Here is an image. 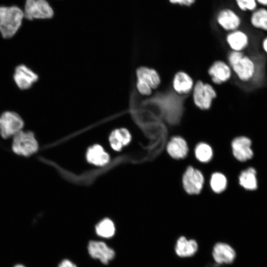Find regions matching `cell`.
I'll use <instances>...</instances> for the list:
<instances>
[{
	"instance_id": "1",
	"label": "cell",
	"mask_w": 267,
	"mask_h": 267,
	"mask_svg": "<svg viewBox=\"0 0 267 267\" xmlns=\"http://www.w3.org/2000/svg\"><path fill=\"white\" fill-rule=\"evenodd\" d=\"M24 14L16 6H0V32L6 39L12 38L20 28Z\"/></svg>"
},
{
	"instance_id": "2",
	"label": "cell",
	"mask_w": 267,
	"mask_h": 267,
	"mask_svg": "<svg viewBox=\"0 0 267 267\" xmlns=\"http://www.w3.org/2000/svg\"><path fill=\"white\" fill-rule=\"evenodd\" d=\"M227 59L232 71L240 81L247 82L254 77L256 70L254 62L242 52L231 51Z\"/></svg>"
},
{
	"instance_id": "3",
	"label": "cell",
	"mask_w": 267,
	"mask_h": 267,
	"mask_svg": "<svg viewBox=\"0 0 267 267\" xmlns=\"http://www.w3.org/2000/svg\"><path fill=\"white\" fill-rule=\"evenodd\" d=\"M192 93L194 105L203 111L211 108L213 100L217 96L214 88L211 84L204 83L202 80H198L194 83Z\"/></svg>"
},
{
	"instance_id": "4",
	"label": "cell",
	"mask_w": 267,
	"mask_h": 267,
	"mask_svg": "<svg viewBox=\"0 0 267 267\" xmlns=\"http://www.w3.org/2000/svg\"><path fill=\"white\" fill-rule=\"evenodd\" d=\"M38 148V143L32 132L22 130L13 136L12 149L18 155L29 156Z\"/></svg>"
},
{
	"instance_id": "5",
	"label": "cell",
	"mask_w": 267,
	"mask_h": 267,
	"mask_svg": "<svg viewBox=\"0 0 267 267\" xmlns=\"http://www.w3.org/2000/svg\"><path fill=\"white\" fill-rule=\"evenodd\" d=\"M87 250L91 259L98 261L103 265H108L116 257L115 250L103 240H90L87 244Z\"/></svg>"
},
{
	"instance_id": "6",
	"label": "cell",
	"mask_w": 267,
	"mask_h": 267,
	"mask_svg": "<svg viewBox=\"0 0 267 267\" xmlns=\"http://www.w3.org/2000/svg\"><path fill=\"white\" fill-rule=\"evenodd\" d=\"M205 178L202 172L191 166L187 167L181 178L182 187L188 195H198L202 191Z\"/></svg>"
},
{
	"instance_id": "7",
	"label": "cell",
	"mask_w": 267,
	"mask_h": 267,
	"mask_svg": "<svg viewBox=\"0 0 267 267\" xmlns=\"http://www.w3.org/2000/svg\"><path fill=\"white\" fill-rule=\"evenodd\" d=\"M24 122L17 113L6 111L0 116V134L3 138L13 136L22 130Z\"/></svg>"
},
{
	"instance_id": "8",
	"label": "cell",
	"mask_w": 267,
	"mask_h": 267,
	"mask_svg": "<svg viewBox=\"0 0 267 267\" xmlns=\"http://www.w3.org/2000/svg\"><path fill=\"white\" fill-rule=\"evenodd\" d=\"M24 14L29 20L51 18L53 10L45 0H26Z\"/></svg>"
},
{
	"instance_id": "9",
	"label": "cell",
	"mask_w": 267,
	"mask_h": 267,
	"mask_svg": "<svg viewBox=\"0 0 267 267\" xmlns=\"http://www.w3.org/2000/svg\"><path fill=\"white\" fill-rule=\"evenodd\" d=\"M136 85L151 89H157L161 83L159 73L154 68L140 66L135 70Z\"/></svg>"
},
{
	"instance_id": "10",
	"label": "cell",
	"mask_w": 267,
	"mask_h": 267,
	"mask_svg": "<svg viewBox=\"0 0 267 267\" xmlns=\"http://www.w3.org/2000/svg\"><path fill=\"white\" fill-rule=\"evenodd\" d=\"M39 79L37 73L25 65L17 66L13 74V80L17 86L21 89L30 88Z\"/></svg>"
},
{
	"instance_id": "11",
	"label": "cell",
	"mask_w": 267,
	"mask_h": 267,
	"mask_svg": "<svg viewBox=\"0 0 267 267\" xmlns=\"http://www.w3.org/2000/svg\"><path fill=\"white\" fill-rule=\"evenodd\" d=\"M232 72L228 64L220 60L214 61L208 70L212 82L219 85L228 81L231 77Z\"/></svg>"
},
{
	"instance_id": "12",
	"label": "cell",
	"mask_w": 267,
	"mask_h": 267,
	"mask_svg": "<svg viewBox=\"0 0 267 267\" xmlns=\"http://www.w3.org/2000/svg\"><path fill=\"white\" fill-rule=\"evenodd\" d=\"M251 141L247 137L240 136L234 138L231 143L232 153L234 158L244 162L251 159L253 155Z\"/></svg>"
},
{
	"instance_id": "13",
	"label": "cell",
	"mask_w": 267,
	"mask_h": 267,
	"mask_svg": "<svg viewBox=\"0 0 267 267\" xmlns=\"http://www.w3.org/2000/svg\"><path fill=\"white\" fill-rule=\"evenodd\" d=\"M216 20L222 29L229 32L238 30L241 22L239 15L234 10L228 8L222 9L218 12Z\"/></svg>"
},
{
	"instance_id": "14",
	"label": "cell",
	"mask_w": 267,
	"mask_h": 267,
	"mask_svg": "<svg viewBox=\"0 0 267 267\" xmlns=\"http://www.w3.org/2000/svg\"><path fill=\"white\" fill-rule=\"evenodd\" d=\"M212 256L217 264H229L234 261L236 253L229 244L219 242L215 243L212 248Z\"/></svg>"
},
{
	"instance_id": "15",
	"label": "cell",
	"mask_w": 267,
	"mask_h": 267,
	"mask_svg": "<svg viewBox=\"0 0 267 267\" xmlns=\"http://www.w3.org/2000/svg\"><path fill=\"white\" fill-rule=\"evenodd\" d=\"M194 83L190 75L186 72L179 71L173 78L172 87L177 94L185 95L192 92Z\"/></svg>"
},
{
	"instance_id": "16",
	"label": "cell",
	"mask_w": 267,
	"mask_h": 267,
	"mask_svg": "<svg viewBox=\"0 0 267 267\" xmlns=\"http://www.w3.org/2000/svg\"><path fill=\"white\" fill-rule=\"evenodd\" d=\"M168 154L173 159L180 160L185 158L189 152L185 140L179 135L172 136L166 146Z\"/></svg>"
},
{
	"instance_id": "17",
	"label": "cell",
	"mask_w": 267,
	"mask_h": 267,
	"mask_svg": "<svg viewBox=\"0 0 267 267\" xmlns=\"http://www.w3.org/2000/svg\"><path fill=\"white\" fill-rule=\"evenodd\" d=\"M198 244L194 239H187L184 236H179L174 245V251L178 257L189 258L193 256L198 250Z\"/></svg>"
},
{
	"instance_id": "18",
	"label": "cell",
	"mask_w": 267,
	"mask_h": 267,
	"mask_svg": "<svg viewBox=\"0 0 267 267\" xmlns=\"http://www.w3.org/2000/svg\"><path fill=\"white\" fill-rule=\"evenodd\" d=\"M226 42L232 51L242 52L248 45L249 38L245 32L236 30L227 35Z\"/></svg>"
},
{
	"instance_id": "19",
	"label": "cell",
	"mask_w": 267,
	"mask_h": 267,
	"mask_svg": "<svg viewBox=\"0 0 267 267\" xmlns=\"http://www.w3.org/2000/svg\"><path fill=\"white\" fill-rule=\"evenodd\" d=\"M131 139V134L125 128L115 129L111 133L109 138L111 147L116 151L120 150L130 142Z\"/></svg>"
},
{
	"instance_id": "20",
	"label": "cell",
	"mask_w": 267,
	"mask_h": 267,
	"mask_svg": "<svg viewBox=\"0 0 267 267\" xmlns=\"http://www.w3.org/2000/svg\"><path fill=\"white\" fill-rule=\"evenodd\" d=\"M94 231L96 236L108 240L115 235L116 228L112 220L104 218L95 224Z\"/></svg>"
},
{
	"instance_id": "21",
	"label": "cell",
	"mask_w": 267,
	"mask_h": 267,
	"mask_svg": "<svg viewBox=\"0 0 267 267\" xmlns=\"http://www.w3.org/2000/svg\"><path fill=\"white\" fill-rule=\"evenodd\" d=\"M87 158L89 162L97 166L104 165L109 160L108 154L98 144L94 145L88 150Z\"/></svg>"
},
{
	"instance_id": "22",
	"label": "cell",
	"mask_w": 267,
	"mask_h": 267,
	"mask_svg": "<svg viewBox=\"0 0 267 267\" xmlns=\"http://www.w3.org/2000/svg\"><path fill=\"white\" fill-rule=\"evenodd\" d=\"M238 179L239 184L246 189L253 190L257 187L256 171L253 168H249L242 171Z\"/></svg>"
},
{
	"instance_id": "23",
	"label": "cell",
	"mask_w": 267,
	"mask_h": 267,
	"mask_svg": "<svg viewBox=\"0 0 267 267\" xmlns=\"http://www.w3.org/2000/svg\"><path fill=\"white\" fill-rule=\"evenodd\" d=\"M194 156L200 163L209 162L213 156V150L212 147L205 142H199L194 147Z\"/></svg>"
},
{
	"instance_id": "24",
	"label": "cell",
	"mask_w": 267,
	"mask_h": 267,
	"mask_svg": "<svg viewBox=\"0 0 267 267\" xmlns=\"http://www.w3.org/2000/svg\"><path fill=\"white\" fill-rule=\"evenodd\" d=\"M209 185L211 190L215 193L223 192L227 187V179L226 176L220 172L213 173L210 178Z\"/></svg>"
},
{
	"instance_id": "25",
	"label": "cell",
	"mask_w": 267,
	"mask_h": 267,
	"mask_svg": "<svg viewBox=\"0 0 267 267\" xmlns=\"http://www.w3.org/2000/svg\"><path fill=\"white\" fill-rule=\"evenodd\" d=\"M250 22L255 28L267 31V9H256L251 14Z\"/></svg>"
},
{
	"instance_id": "26",
	"label": "cell",
	"mask_w": 267,
	"mask_h": 267,
	"mask_svg": "<svg viewBox=\"0 0 267 267\" xmlns=\"http://www.w3.org/2000/svg\"><path fill=\"white\" fill-rule=\"evenodd\" d=\"M238 8L243 11H254L257 7L256 0H235Z\"/></svg>"
},
{
	"instance_id": "27",
	"label": "cell",
	"mask_w": 267,
	"mask_h": 267,
	"mask_svg": "<svg viewBox=\"0 0 267 267\" xmlns=\"http://www.w3.org/2000/svg\"><path fill=\"white\" fill-rule=\"evenodd\" d=\"M57 267H78L77 265L68 258L62 259L57 265Z\"/></svg>"
},
{
	"instance_id": "28",
	"label": "cell",
	"mask_w": 267,
	"mask_h": 267,
	"mask_svg": "<svg viewBox=\"0 0 267 267\" xmlns=\"http://www.w3.org/2000/svg\"><path fill=\"white\" fill-rule=\"evenodd\" d=\"M196 0H182V6H191L195 2Z\"/></svg>"
},
{
	"instance_id": "29",
	"label": "cell",
	"mask_w": 267,
	"mask_h": 267,
	"mask_svg": "<svg viewBox=\"0 0 267 267\" xmlns=\"http://www.w3.org/2000/svg\"><path fill=\"white\" fill-rule=\"evenodd\" d=\"M262 47L264 51L267 53V37L263 41Z\"/></svg>"
},
{
	"instance_id": "30",
	"label": "cell",
	"mask_w": 267,
	"mask_h": 267,
	"mask_svg": "<svg viewBox=\"0 0 267 267\" xmlns=\"http://www.w3.org/2000/svg\"><path fill=\"white\" fill-rule=\"evenodd\" d=\"M169 1L173 4H178L182 6V0H169Z\"/></svg>"
},
{
	"instance_id": "31",
	"label": "cell",
	"mask_w": 267,
	"mask_h": 267,
	"mask_svg": "<svg viewBox=\"0 0 267 267\" xmlns=\"http://www.w3.org/2000/svg\"><path fill=\"white\" fill-rule=\"evenodd\" d=\"M257 3L263 6H267V0H256Z\"/></svg>"
},
{
	"instance_id": "32",
	"label": "cell",
	"mask_w": 267,
	"mask_h": 267,
	"mask_svg": "<svg viewBox=\"0 0 267 267\" xmlns=\"http://www.w3.org/2000/svg\"><path fill=\"white\" fill-rule=\"evenodd\" d=\"M14 267H25L24 266L22 265L18 264V265H17L15 266Z\"/></svg>"
}]
</instances>
